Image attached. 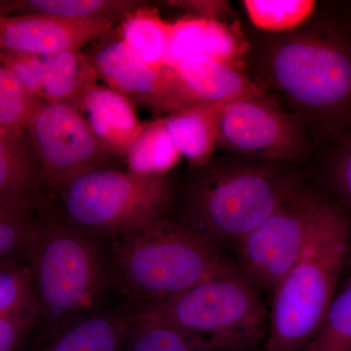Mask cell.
<instances>
[{
	"instance_id": "obj_1",
	"label": "cell",
	"mask_w": 351,
	"mask_h": 351,
	"mask_svg": "<svg viewBox=\"0 0 351 351\" xmlns=\"http://www.w3.org/2000/svg\"><path fill=\"white\" fill-rule=\"evenodd\" d=\"M265 36L254 56L255 82L287 101L314 156L351 137V9L316 10L294 31Z\"/></svg>"
},
{
	"instance_id": "obj_2",
	"label": "cell",
	"mask_w": 351,
	"mask_h": 351,
	"mask_svg": "<svg viewBox=\"0 0 351 351\" xmlns=\"http://www.w3.org/2000/svg\"><path fill=\"white\" fill-rule=\"evenodd\" d=\"M300 168L232 154L213 156L176 186L174 219L226 255L301 184Z\"/></svg>"
},
{
	"instance_id": "obj_3",
	"label": "cell",
	"mask_w": 351,
	"mask_h": 351,
	"mask_svg": "<svg viewBox=\"0 0 351 351\" xmlns=\"http://www.w3.org/2000/svg\"><path fill=\"white\" fill-rule=\"evenodd\" d=\"M112 282L145 311L237 269L232 258L174 219H154L112 239Z\"/></svg>"
},
{
	"instance_id": "obj_4",
	"label": "cell",
	"mask_w": 351,
	"mask_h": 351,
	"mask_svg": "<svg viewBox=\"0 0 351 351\" xmlns=\"http://www.w3.org/2000/svg\"><path fill=\"white\" fill-rule=\"evenodd\" d=\"M27 263L47 339L76 320L100 311L112 282L108 258L97 237L83 232L44 199Z\"/></svg>"
},
{
	"instance_id": "obj_5",
	"label": "cell",
	"mask_w": 351,
	"mask_h": 351,
	"mask_svg": "<svg viewBox=\"0 0 351 351\" xmlns=\"http://www.w3.org/2000/svg\"><path fill=\"white\" fill-rule=\"evenodd\" d=\"M350 252V219L329 199L301 258L272 292L265 351H302L308 345L322 325Z\"/></svg>"
},
{
	"instance_id": "obj_6",
	"label": "cell",
	"mask_w": 351,
	"mask_h": 351,
	"mask_svg": "<svg viewBox=\"0 0 351 351\" xmlns=\"http://www.w3.org/2000/svg\"><path fill=\"white\" fill-rule=\"evenodd\" d=\"M137 311L179 328L213 351H251L265 343L269 330V309L261 293L237 269Z\"/></svg>"
},
{
	"instance_id": "obj_7",
	"label": "cell",
	"mask_w": 351,
	"mask_h": 351,
	"mask_svg": "<svg viewBox=\"0 0 351 351\" xmlns=\"http://www.w3.org/2000/svg\"><path fill=\"white\" fill-rule=\"evenodd\" d=\"M175 189L169 174L140 175L108 167L78 176L55 195L60 213L71 225L112 239L167 217Z\"/></svg>"
},
{
	"instance_id": "obj_8",
	"label": "cell",
	"mask_w": 351,
	"mask_h": 351,
	"mask_svg": "<svg viewBox=\"0 0 351 351\" xmlns=\"http://www.w3.org/2000/svg\"><path fill=\"white\" fill-rule=\"evenodd\" d=\"M306 179L269 218L237 245V270L258 292L272 294L283 277L301 258L328 204Z\"/></svg>"
},
{
	"instance_id": "obj_9",
	"label": "cell",
	"mask_w": 351,
	"mask_h": 351,
	"mask_svg": "<svg viewBox=\"0 0 351 351\" xmlns=\"http://www.w3.org/2000/svg\"><path fill=\"white\" fill-rule=\"evenodd\" d=\"M219 147L237 156L300 167L314 156L301 120L267 93L219 105Z\"/></svg>"
},
{
	"instance_id": "obj_10",
	"label": "cell",
	"mask_w": 351,
	"mask_h": 351,
	"mask_svg": "<svg viewBox=\"0 0 351 351\" xmlns=\"http://www.w3.org/2000/svg\"><path fill=\"white\" fill-rule=\"evenodd\" d=\"M25 130L40 164L44 189L53 195L78 176L110 167V156L101 149L77 108L44 103L29 117Z\"/></svg>"
},
{
	"instance_id": "obj_11",
	"label": "cell",
	"mask_w": 351,
	"mask_h": 351,
	"mask_svg": "<svg viewBox=\"0 0 351 351\" xmlns=\"http://www.w3.org/2000/svg\"><path fill=\"white\" fill-rule=\"evenodd\" d=\"M98 80L121 94L133 105L147 106L167 112L181 110L172 69H157L136 56L119 36L101 40L87 54Z\"/></svg>"
},
{
	"instance_id": "obj_12",
	"label": "cell",
	"mask_w": 351,
	"mask_h": 351,
	"mask_svg": "<svg viewBox=\"0 0 351 351\" xmlns=\"http://www.w3.org/2000/svg\"><path fill=\"white\" fill-rule=\"evenodd\" d=\"M115 22L24 14L0 15V49L39 57L82 51L110 36Z\"/></svg>"
},
{
	"instance_id": "obj_13",
	"label": "cell",
	"mask_w": 351,
	"mask_h": 351,
	"mask_svg": "<svg viewBox=\"0 0 351 351\" xmlns=\"http://www.w3.org/2000/svg\"><path fill=\"white\" fill-rule=\"evenodd\" d=\"M171 69L182 108L197 104L223 105L267 93L239 66L215 58L186 57Z\"/></svg>"
},
{
	"instance_id": "obj_14",
	"label": "cell",
	"mask_w": 351,
	"mask_h": 351,
	"mask_svg": "<svg viewBox=\"0 0 351 351\" xmlns=\"http://www.w3.org/2000/svg\"><path fill=\"white\" fill-rule=\"evenodd\" d=\"M43 191L40 164L27 131L0 126V204L38 210Z\"/></svg>"
},
{
	"instance_id": "obj_15",
	"label": "cell",
	"mask_w": 351,
	"mask_h": 351,
	"mask_svg": "<svg viewBox=\"0 0 351 351\" xmlns=\"http://www.w3.org/2000/svg\"><path fill=\"white\" fill-rule=\"evenodd\" d=\"M78 110L85 117L101 149L110 156L123 157L145 123L128 99L95 82L83 94Z\"/></svg>"
},
{
	"instance_id": "obj_16",
	"label": "cell",
	"mask_w": 351,
	"mask_h": 351,
	"mask_svg": "<svg viewBox=\"0 0 351 351\" xmlns=\"http://www.w3.org/2000/svg\"><path fill=\"white\" fill-rule=\"evenodd\" d=\"M248 50L223 23L212 18L193 16L170 22L166 66L172 68L186 57L208 56L233 66Z\"/></svg>"
},
{
	"instance_id": "obj_17",
	"label": "cell",
	"mask_w": 351,
	"mask_h": 351,
	"mask_svg": "<svg viewBox=\"0 0 351 351\" xmlns=\"http://www.w3.org/2000/svg\"><path fill=\"white\" fill-rule=\"evenodd\" d=\"M133 311H96L45 339L34 351H119Z\"/></svg>"
},
{
	"instance_id": "obj_18",
	"label": "cell",
	"mask_w": 351,
	"mask_h": 351,
	"mask_svg": "<svg viewBox=\"0 0 351 351\" xmlns=\"http://www.w3.org/2000/svg\"><path fill=\"white\" fill-rule=\"evenodd\" d=\"M219 107L197 104L164 117L173 143L191 167L203 165L214 156L218 145Z\"/></svg>"
},
{
	"instance_id": "obj_19",
	"label": "cell",
	"mask_w": 351,
	"mask_h": 351,
	"mask_svg": "<svg viewBox=\"0 0 351 351\" xmlns=\"http://www.w3.org/2000/svg\"><path fill=\"white\" fill-rule=\"evenodd\" d=\"M45 103L78 108L88 87L98 82L89 57L82 51H66L43 57Z\"/></svg>"
},
{
	"instance_id": "obj_20",
	"label": "cell",
	"mask_w": 351,
	"mask_h": 351,
	"mask_svg": "<svg viewBox=\"0 0 351 351\" xmlns=\"http://www.w3.org/2000/svg\"><path fill=\"white\" fill-rule=\"evenodd\" d=\"M170 22L164 21L156 9L138 6L121 21L119 38L145 63L166 68Z\"/></svg>"
},
{
	"instance_id": "obj_21",
	"label": "cell",
	"mask_w": 351,
	"mask_h": 351,
	"mask_svg": "<svg viewBox=\"0 0 351 351\" xmlns=\"http://www.w3.org/2000/svg\"><path fill=\"white\" fill-rule=\"evenodd\" d=\"M143 4L134 0H9V15L40 14L117 22Z\"/></svg>"
},
{
	"instance_id": "obj_22",
	"label": "cell",
	"mask_w": 351,
	"mask_h": 351,
	"mask_svg": "<svg viewBox=\"0 0 351 351\" xmlns=\"http://www.w3.org/2000/svg\"><path fill=\"white\" fill-rule=\"evenodd\" d=\"M181 157L163 117L145 122L144 128L127 152V170L140 175H168Z\"/></svg>"
},
{
	"instance_id": "obj_23",
	"label": "cell",
	"mask_w": 351,
	"mask_h": 351,
	"mask_svg": "<svg viewBox=\"0 0 351 351\" xmlns=\"http://www.w3.org/2000/svg\"><path fill=\"white\" fill-rule=\"evenodd\" d=\"M119 351H213L200 339L141 311H134Z\"/></svg>"
},
{
	"instance_id": "obj_24",
	"label": "cell",
	"mask_w": 351,
	"mask_h": 351,
	"mask_svg": "<svg viewBox=\"0 0 351 351\" xmlns=\"http://www.w3.org/2000/svg\"><path fill=\"white\" fill-rule=\"evenodd\" d=\"M311 160H316L317 169L311 184L336 203L351 223V137Z\"/></svg>"
},
{
	"instance_id": "obj_25",
	"label": "cell",
	"mask_w": 351,
	"mask_h": 351,
	"mask_svg": "<svg viewBox=\"0 0 351 351\" xmlns=\"http://www.w3.org/2000/svg\"><path fill=\"white\" fill-rule=\"evenodd\" d=\"M0 313L34 318L38 322V300L27 261H0Z\"/></svg>"
},
{
	"instance_id": "obj_26",
	"label": "cell",
	"mask_w": 351,
	"mask_h": 351,
	"mask_svg": "<svg viewBox=\"0 0 351 351\" xmlns=\"http://www.w3.org/2000/svg\"><path fill=\"white\" fill-rule=\"evenodd\" d=\"M252 24L267 34H283L304 25L316 11L311 0H244Z\"/></svg>"
},
{
	"instance_id": "obj_27",
	"label": "cell",
	"mask_w": 351,
	"mask_h": 351,
	"mask_svg": "<svg viewBox=\"0 0 351 351\" xmlns=\"http://www.w3.org/2000/svg\"><path fill=\"white\" fill-rule=\"evenodd\" d=\"M302 351H351V276L339 285L320 329Z\"/></svg>"
},
{
	"instance_id": "obj_28",
	"label": "cell",
	"mask_w": 351,
	"mask_h": 351,
	"mask_svg": "<svg viewBox=\"0 0 351 351\" xmlns=\"http://www.w3.org/2000/svg\"><path fill=\"white\" fill-rule=\"evenodd\" d=\"M38 209L0 204V261L18 258L27 262L38 230Z\"/></svg>"
},
{
	"instance_id": "obj_29",
	"label": "cell",
	"mask_w": 351,
	"mask_h": 351,
	"mask_svg": "<svg viewBox=\"0 0 351 351\" xmlns=\"http://www.w3.org/2000/svg\"><path fill=\"white\" fill-rule=\"evenodd\" d=\"M43 103L0 63V126L25 129L32 112Z\"/></svg>"
},
{
	"instance_id": "obj_30",
	"label": "cell",
	"mask_w": 351,
	"mask_h": 351,
	"mask_svg": "<svg viewBox=\"0 0 351 351\" xmlns=\"http://www.w3.org/2000/svg\"><path fill=\"white\" fill-rule=\"evenodd\" d=\"M0 63L18 78L32 96L44 101L43 57L0 49Z\"/></svg>"
},
{
	"instance_id": "obj_31",
	"label": "cell",
	"mask_w": 351,
	"mask_h": 351,
	"mask_svg": "<svg viewBox=\"0 0 351 351\" xmlns=\"http://www.w3.org/2000/svg\"><path fill=\"white\" fill-rule=\"evenodd\" d=\"M38 325L34 318L0 313V351H18Z\"/></svg>"
},
{
	"instance_id": "obj_32",
	"label": "cell",
	"mask_w": 351,
	"mask_h": 351,
	"mask_svg": "<svg viewBox=\"0 0 351 351\" xmlns=\"http://www.w3.org/2000/svg\"><path fill=\"white\" fill-rule=\"evenodd\" d=\"M9 0H0V15H8Z\"/></svg>"
}]
</instances>
